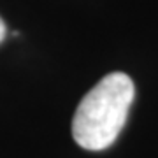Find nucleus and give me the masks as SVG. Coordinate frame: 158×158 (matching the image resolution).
Listing matches in <instances>:
<instances>
[{
  "label": "nucleus",
  "mask_w": 158,
  "mask_h": 158,
  "mask_svg": "<svg viewBox=\"0 0 158 158\" xmlns=\"http://www.w3.org/2000/svg\"><path fill=\"white\" fill-rule=\"evenodd\" d=\"M134 81L123 72L102 77L79 102L72 119L74 141L88 151H102L123 130L134 102Z\"/></svg>",
  "instance_id": "nucleus-1"
},
{
  "label": "nucleus",
  "mask_w": 158,
  "mask_h": 158,
  "mask_svg": "<svg viewBox=\"0 0 158 158\" xmlns=\"http://www.w3.org/2000/svg\"><path fill=\"white\" fill-rule=\"evenodd\" d=\"M6 34H7V27H6V23H4V19L0 18V42L6 39Z\"/></svg>",
  "instance_id": "nucleus-2"
}]
</instances>
